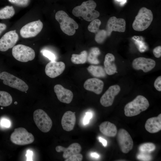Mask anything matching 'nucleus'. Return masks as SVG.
<instances>
[{
	"mask_svg": "<svg viewBox=\"0 0 161 161\" xmlns=\"http://www.w3.org/2000/svg\"><path fill=\"white\" fill-rule=\"evenodd\" d=\"M96 4L92 0L83 2L81 4L75 7L72 13L75 16L81 17L84 20L91 21L100 16V13L95 10Z\"/></svg>",
	"mask_w": 161,
	"mask_h": 161,
	"instance_id": "obj_1",
	"label": "nucleus"
},
{
	"mask_svg": "<svg viewBox=\"0 0 161 161\" xmlns=\"http://www.w3.org/2000/svg\"><path fill=\"white\" fill-rule=\"evenodd\" d=\"M149 106L148 101L145 97L138 95L126 105L124 109L125 114L127 117L137 115L146 110Z\"/></svg>",
	"mask_w": 161,
	"mask_h": 161,
	"instance_id": "obj_2",
	"label": "nucleus"
},
{
	"mask_svg": "<svg viewBox=\"0 0 161 161\" xmlns=\"http://www.w3.org/2000/svg\"><path fill=\"white\" fill-rule=\"evenodd\" d=\"M153 20L151 11L143 7L139 11L132 25L133 29L136 31H142L147 29Z\"/></svg>",
	"mask_w": 161,
	"mask_h": 161,
	"instance_id": "obj_3",
	"label": "nucleus"
},
{
	"mask_svg": "<svg viewBox=\"0 0 161 161\" xmlns=\"http://www.w3.org/2000/svg\"><path fill=\"white\" fill-rule=\"evenodd\" d=\"M55 18L59 22L61 30L68 35H74L76 30L78 28L77 22L63 10L58 11L56 13Z\"/></svg>",
	"mask_w": 161,
	"mask_h": 161,
	"instance_id": "obj_4",
	"label": "nucleus"
},
{
	"mask_svg": "<svg viewBox=\"0 0 161 161\" xmlns=\"http://www.w3.org/2000/svg\"><path fill=\"white\" fill-rule=\"evenodd\" d=\"M11 141L18 145H25L31 144L34 140L33 135L25 128L19 127L14 129L10 137Z\"/></svg>",
	"mask_w": 161,
	"mask_h": 161,
	"instance_id": "obj_5",
	"label": "nucleus"
},
{
	"mask_svg": "<svg viewBox=\"0 0 161 161\" xmlns=\"http://www.w3.org/2000/svg\"><path fill=\"white\" fill-rule=\"evenodd\" d=\"M12 54L16 60L23 62L32 61L35 56V52L32 49L21 44L15 46L13 47Z\"/></svg>",
	"mask_w": 161,
	"mask_h": 161,
	"instance_id": "obj_6",
	"label": "nucleus"
},
{
	"mask_svg": "<svg viewBox=\"0 0 161 161\" xmlns=\"http://www.w3.org/2000/svg\"><path fill=\"white\" fill-rule=\"evenodd\" d=\"M33 117L36 126L41 131L47 133L50 130L52 124V120L44 110L40 109L35 110L33 113Z\"/></svg>",
	"mask_w": 161,
	"mask_h": 161,
	"instance_id": "obj_7",
	"label": "nucleus"
},
{
	"mask_svg": "<svg viewBox=\"0 0 161 161\" xmlns=\"http://www.w3.org/2000/svg\"><path fill=\"white\" fill-rule=\"evenodd\" d=\"M0 79L4 84L21 92H26L28 89V86L23 80L7 72L0 73Z\"/></svg>",
	"mask_w": 161,
	"mask_h": 161,
	"instance_id": "obj_8",
	"label": "nucleus"
},
{
	"mask_svg": "<svg viewBox=\"0 0 161 161\" xmlns=\"http://www.w3.org/2000/svg\"><path fill=\"white\" fill-rule=\"evenodd\" d=\"M43 24L40 20L30 22L23 26L20 30V34L23 38L35 36L41 31Z\"/></svg>",
	"mask_w": 161,
	"mask_h": 161,
	"instance_id": "obj_9",
	"label": "nucleus"
},
{
	"mask_svg": "<svg viewBox=\"0 0 161 161\" xmlns=\"http://www.w3.org/2000/svg\"><path fill=\"white\" fill-rule=\"evenodd\" d=\"M117 140L121 151L127 153L133 146V140L128 132L125 129H120L117 134Z\"/></svg>",
	"mask_w": 161,
	"mask_h": 161,
	"instance_id": "obj_10",
	"label": "nucleus"
},
{
	"mask_svg": "<svg viewBox=\"0 0 161 161\" xmlns=\"http://www.w3.org/2000/svg\"><path fill=\"white\" fill-rule=\"evenodd\" d=\"M18 39V36L16 30L7 32L0 39V51L5 52L13 47Z\"/></svg>",
	"mask_w": 161,
	"mask_h": 161,
	"instance_id": "obj_11",
	"label": "nucleus"
},
{
	"mask_svg": "<svg viewBox=\"0 0 161 161\" xmlns=\"http://www.w3.org/2000/svg\"><path fill=\"white\" fill-rule=\"evenodd\" d=\"M126 22L121 18H117L115 16L110 17L108 20L106 27L108 36H109L112 31L124 32L126 30Z\"/></svg>",
	"mask_w": 161,
	"mask_h": 161,
	"instance_id": "obj_12",
	"label": "nucleus"
},
{
	"mask_svg": "<svg viewBox=\"0 0 161 161\" xmlns=\"http://www.w3.org/2000/svg\"><path fill=\"white\" fill-rule=\"evenodd\" d=\"M155 65V61L153 59L142 57L135 59L132 63L133 68L137 70L141 69L144 72L151 71Z\"/></svg>",
	"mask_w": 161,
	"mask_h": 161,
	"instance_id": "obj_13",
	"label": "nucleus"
},
{
	"mask_svg": "<svg viewBox=\"0 0 161 161\" xmlns=\"http://www.w3.org/2000/svg\"><path fill=\"white\" fill-rule=\"evenodd\" d=\"M120 90V86L118 85L110 86L101 97L100 102L104 107L111 106L113 104L115 97Z\"/></svg>",
	"mask_w": 161,
	"mask_h": 161,
	"instance_id": "obj_14",
	"label": "nucleus"
},
{
	"mask_svg": "<svg viewBox=\"0 0 161 161\" xmlns=\"http://www.w3.org/2000/svg\"><path fill=\"white\" fill-rule=\"evenodd\" d=\"M65 67V64L62 62L51 61L46 65L45 71L47 76L50 78H54L61 74Z\"/></svg>",
	"mask_w": 161,
	"mask_h": 161,
	"instance_id": "obj_15",
	"label": "nucleus"
},
{
	"mask_svg": "<svg viewBox=\"0 0 161 161\" xmlns=\"http://www.w3.org/2000/svg\"><path fill=\"white\" fill-rule=\"evenodd\" d=\"M54 89L57 98L60 102L67 104L71 102L73 96L71 91L65 88L60 84L56 85Z\"/></svg>",
	"mask_w": 161,
	"mask_h": 161,
	"instance_id": "obj_16",
	"label": "nucleus"
},
{
	"mask_svg": "<svg viewBox=\"0 0 161 161\" xmlns=\"http://www.w3.org/2000/svg\"><path fill=\"white\" fill-rule=\"evenodd\" d=\"M104 83L101 80L95 78H89L84 82L83 86L85 89L93 92L96 94H100L102 92Z\"/></svg>",
	"mask_w": 161,
	"mask_h": 161,
	"instance_id": "obj_17",
	"label": "nucleus"
},
{
	"mask_svg": "<svg viewBox=\"0 0 161 161\" xmlns=\"http://www.w3.org/2000/svg\"><path fill=\"white\" fill-rule=\"evenodd\" d=\"M75 112L67 111L63 114L61 120V124L63 129L69 131L72 130L76 122Z\"/></svg>",
	"mask_w": 161,
	"mask_h": 161,
	"instance_id": "obj_18",
	"label": "nucleus"
},
{
	"mask_svg": "<svg viewBox=\"0 0 161 161\" xmlns=\"http://www.w3.org/2000/svg\"><path fill=\"white\" fill-rule=\"evenodd\" d=\"M57 152H63V157L67 159L71 156L80 153L81 150L80 145L78 143H73L70 144L67 148L58 145L55 148Z\"/></svg>",
	"mask_w": 161,
	"mask_h": 161,
	"instance_id": "obj_19",
	"label": "nucleus"
},
{
	"mask_svg": "<svg viewBox=\"0 0 161 161\" xmlns=\"http://www.w3.org/2000/svg\"><path fill=\"white\" fill-rule=\"evenodd\" d=\"M145 128L150 133H155L160 131L161 130V114L157 117L148 119L145 123Z\"/></svg>",
	"mask_w": 161,
	"mask_h": 161,
	"instance_id": "obj_20",
	"label": "nucleus"
},
{
	"mask_svg": "<svg viewBox=\"0 0 161 161\" xmlns=\"http://www.w3.org/2000/svg\"><path fill=\"white\" fill-rule=\"evenodd\" d=\"M115 57L112 53H108L105 56L104 65V70L107 74L112 75L117 72V68L114 61Z\"/></svg>",
	"mask_w": 161,
	"mask_h": 161,
	"instance_id": "obj_21",
	"label": "nucleus"
},
{
	"mask_svg": "<svg viewBox=\"0 0 161 161\" xmlns=\"http://www.w3.org/2000/svg\"><path fill=\"white\" fill-rule=\"evenodd\" d=\"M99 130L104 135L109 137H114L117 134V128L114 124L109 121H104L99 126Z\"/></svg>",
	"mask_w": 161,
	"mask_h": 161,
	"instance_id": "obj_22",
	"label": "nucleus"
},
{
	"mask_svg": "<svg viewBox=\"0 0 161 161\" xmlns=\"http://www.w3.org/2000/svg\"><path fill=\"white\" fill-rule=\"evenodd\" d=\"M88 72L93 76L98 78H104L106 73L103 67L101 66L91 65L87 68Z\"/></svg>",
	"mask_w": 161,
	"mask_h": 161,
	"instance_id": "obj_23",
	"label": "nucleus"
},
{
	"mask_svg": "<svg viewBox=\"0 0 161 161\" xmlns=\"http://www.w3.org/2000/svg\"><path fill=\"white\" fill-rule=\"evenodd\" d=\"M100 52L99 49L97 47L92 48L87 55V61L92 64H97L99 63L97 58Z\"/></svg>",
	"mask_w": 161,
	"mask_h": 161,
	"instance_id": "obj_24",
	"label": "nucleus"
},
{
	"mask_svg": "<svg viewBox=\"0 0 161 161\" xmlns=\"http://www.w3.org/2000/svg\"><path fill=\"white\" fill-rule=\"evenodd\" d=\"M87 52L86 50L82 51L80 54H72L71 61L75 64H83L87 60Z\"/></svg>",
	"mask_w": 161,
	"mask_h": 161,
	"instance_id": "obj_25",
	"label": "nucleus"
},
{
	"mask_svg": "<svg viewBox=\"0 0 161 161\" xmlns=\"http://www.w3.org/2000/svg\"><path fill=\"white\" fill-rule=\"evenodd\" d=\"M15 14V10L12 6H7L0 9V19L10 18Z\"/></svg>",
	"mask_w": 161,
	"mask_h": 161,
	"instance_id": "obj_26",
	"label": "nucleus"
},
{
	"mask_svg": "<svg viewBox=\"0 0 161 161\" xmlns=\"http://www.w3.org/2000/svg\"><path fill=\"white\" fill-rule=\"evenodd\" d=\"M12 101V97L9 93L5 91H0V106H9L11 104Z\"/></svg>",
	"mask_w": 161,
	"mask_h": 161,
	"instance_id": "obj_27",
	"label": "nucleus"
},
{
	"mask_svg": "<svg viewBox=\"0 0 161 161\" xmlns=\"http://www.w3.org/2000/svg\"><path fill=\"white\" fill-rule=\"evenodd\" d=\"M155 148V145L151 143H143L140 145L139 147V149L141 152L146 153L154 151Z\"/></svg>",
	"mask_w": 161,
	"mask_h": 161,
	"instance_id": "obj_28",
	"label": "nucleus"
},
{
	"mask_svg": "<svg viewBox=\"0 0 161 161\" xmlns=\"http://www.w3.org/2000/svg\"><path fill=\"white\" fill-rule=\"evenodd\" d=\"M101 24L100 21L96 18L91 21L88 27V29L91 32L96 33L99 30V27Z\"/></svg>",
	"mask_w": 161,
	"mask_h": 161,
	"instance_id": "obj_29",
	"label": "nucleus"
},
{
	"mask_svg": "<svg viewBox=\"0 0 161 161\" xmlns=\"http://www.w3.org/2000/svg\"><path fill=\"white\" fill-rule=\"evenodd\" d=\"M107 36L106 30H99L96 33L95 37V40L98 43L101 44L104 41Z\"/></svg>",
	"mask_w": 161,
	"mask_h": 161,
	"instance_id": "obj_30",
	"label": "nucleus"
},
{
	"mask_svg": "<svg viewBox=\"0 0 161 161\" xmlns=\"http://www.w3.org/2000/svg\"><path fill=\"white\" fill-rule=\"evenodd\" d=\"M11 3L20 7H25L29 4L30 0H8Z\"/></svg>",
	"mask_w": 161,
	"mask_h": 161,
	"instance_id": "obj_31",
	"label": "nucleus"
},
{
	"mask_svg": "<svg viewBox=\"0 0 161 161\" xmlns=\"http://www.w3.org/2000/svg\"><path fill=\"white\" fill-rule=\"evenodd\" d=\"M41 52L44 56L47 58L51 61L55 60L56 59L55 55L51 51L47 49H43L41 51Z\"/></svg>",
	"mask_w": 161,
	"mask_h": 161,
	"instance_id": "obj_32",
	"label": "nucleus"
},
{
	"mask_svg": "<svg viewBox=\"0 0 161 161\" xmlns=\"http://www.w3.org/2000/svg\"><path fill=\"white\" fill-rule=\"evenodd\" d=\"M83 158L82 155L79 153L71 156L66 159L65 161H81L82 160Z\"/></svg>",
	"mask_w": 161,
	"mask_h": 161,
	"instance_id": "obj_33",
	"label": "nucleus"
},
{
	"mask_svg": "<svg viewBox=\"0 0 161 161\" xmlns=\"http://www.w3.org/2000/svg\"><path fill=\"white\" fill-rule=\"evenodd\" d=\"M137 158L142 161H149L151 160V157L148 153L141 152L137 155Z\"/></svg>",
	"mask_w": 161,
	"mask_h": 161,
	"instance_id": "obj_34",
	"label": "nucleus"
},
{
	"mask_svg": "<svg viewBox=\"0 0 161 161\" xmlns=\"http://www.w3.org/2000/svg\"><path fill=\"white\" fill-rule=\"evenodd\" d=\"M0 125L3 128H9L11 126V122L8 119L3 118L0 120Z\"/></svg>",
	"mask_w": 161,
	"mask_h": 161,
	"instance_id": "obj_35",
	"label": "nucleus"
},
{
	"mask_svg": "<svg viewBox=\"0 0 161 161\" xmlns=\"http://www.w3.org/2000/svg\"><path fill=\"white\" fill-rule=\"evenodd\" d=\"M154 86L155 88L158 91H161V76L158 77L155 80Z\"/></svg>",
	"mask_w": 161,
	"mask_h": 161,
	"instance_id": "obj_36",
	"label": "nucleus"
},
{
	"mask_svg": "<svg viewBox=\"0 0 161 161\" xmlns=\"http://www.w3.org/2000/svg\"><path fill=\"white\" fill-rule=\"evenodd\" d=\"M92 114L91 112H87L86 113V115L83 118V123L84 125L88 124L90 120L92 118Z\"/></svg>",
	"mask_w": 161,
	"mask_h": 161,
	"instance_id": "obj_37",
	"label": "nucleus"
},
{
	"mask_svg": "<svg viewBox=\"0 0 161 161\" xmlns=\"http://www.w3.org/2000/svg\"><path fill=\"white\" fill-rule=\"evenodd\" d=\"M153 52L156 58L160 57L161 56V46H159L155 47L153 50Z\"/></svg>",
	"mask_w": 161,
	"mask_h": 161,
	"instance_id": "obj_38",
	"label": "nucleus"
},
{
	"mask_svg": "<svg viewBox=\"0 0 161 161\" xmlns=\"http://www.w3.org/2000/svg\"><path fill=\"white\" fill-rule=\"evenodd\" d=\"M33 152L30 150H28L27 151V154L26 156L27 157V161H32V156Z\"/></svg>",
	"mask_w": 161,
	"mask_h": 161,
	"instance_id": "obj_39",
	"label": "nucleus"
},
{
	"mask_svg": "<svg viewBox=\"0 0 161 161\" xmlns=\"http://www.w3.org/2000/svg\"><path fill=\"white\" fill-rule=\"evenodd\" d=\"M99 141L101 143L104 147H106L107 145V141L105 139L100 137H98Z\"/></svg>",
	"mask_w": 161,
	"mask_h": 161,
	"instance_id": "obj_40",
	"label": "nucleus"
},
{
	"mask_svg": "<svg viewBox=\"0 0 161 161\" xmlns=\"http://www.w3.org/2000/svg\"><path fill=\"white\" fill-rule=\"evenodd\" d=\"M6 27L7 26L5 24L0 23V35L6 29Z\"/></svg>",
	"mask_w": 161,
	"mask_h": 161,
	"instance_id": "obj_41",
	"label": "nucleus"
},
{
	"mask_svg": "<svg viewBox=\"0 0 161 161\" xmlns=\"http://www.w3.org/2000/svg\"><path fill=\"white\" fill-rule=\"evenodd\" d=\"M91 155L92 157L96 158H99L100 157L99 155L96 152H92L91 153Z\"/></svg>",
	"mask_w": 161,
	"mask_h": 161,
	"instance_id": "obj_42",
	"label": "nucleus"
},
{
	"mask_svg": "<svg viewBox=\"0 0 161 161\" xmlns=\"http://www.w3.org/2000/svg\"><path fill=\"white\" fill-rule=\"evenodd\" d=\"M118 1L123 2L124 4L126 2V0H116Z\"/></svg>",
	"mask_w": 161,
	"mask_h": 161,
	"instance_id": "obj_43",
	"label": "nucleus"
},
{
	"mask_svg": "<svg viewBox=\"0 0 161 161\" xmlns=\"http://www.w3.org/2000/svg\"><path fill=\"white\" fill-rule=\"evenodd\" d=\"M17 102H15V103H14L15 104H17Z\"/></svg>",
	"mask_w": 161,
	"mask_h": 161,
	"instance_id": "obj_44",
	"label": "nucleus"
},
{
	"mask_svg": "<svg viewBox=\"0 0 161 161\" xmlns=\"http://www.w3.org/2000/svg\"><path fill=\"white\" fill-rule=\"evenodd\" d=\"M1 109H3V108H1Z\"/></svg>",
	"mask_w": 161,
	"mask_h": 161,
	"instance_id": "obj_45",
	"label": "nucleus"
}]
</instances>
